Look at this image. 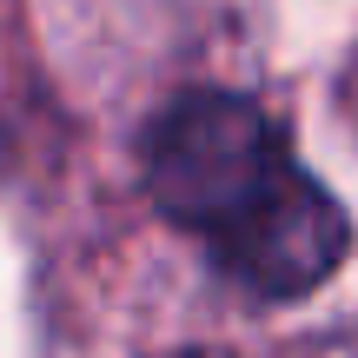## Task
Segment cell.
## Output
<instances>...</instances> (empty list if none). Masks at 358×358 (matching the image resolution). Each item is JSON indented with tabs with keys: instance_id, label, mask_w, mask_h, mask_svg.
<instances>
[{
	"instance_id": "6da1fadb",
	"label": "cell",
	"mask_w": 358,
	"mask_h": 358,
	"mask_svg": "<svg viewBox=\"0 0 358 358\" xmlns=\"http://www.w3.org/2000/svg\"><path fill=\"white\" fill-rule=\"evenodd\" d=\"M292 159L279 120L245 93L192 87L153 120L146 140V192L186 232L213 239L272 173Z\"/></svg>"
},
{
	"instance_id": "7a4b0ae2",
	"label": "cell",
	"mask_w": 358,
	"mask_h": 358,
	"mask_svg": "<svg viewBox=\"0 0 358 358\" xmlns=\"http://www.w3.org/2000/svg\"><path fill=\"white\" fill-rule=\"evenodd\" d=\"M226 272L259 299H306L345 266L352 219L299 159H285L226 226L213 232Z\"/></svg>"
},
{
	"instance_id": "3957f363",
	"label": "cell",
	"mask_w": 358,
	"mask_h": 358,
	"mask_svg": "<svg viewBox=\"0 0 358 358\" xmlns=\"http://www.w3.org/2000/svg\"><path fill=\"white\" fill-rule=\"evenodd\" d=\"M173 358H206V352H173Z\"/></svg>"
}]
</instances>
